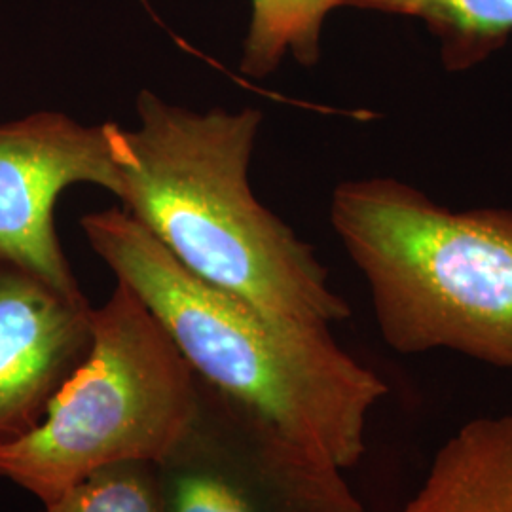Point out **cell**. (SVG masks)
<instances>
[{
	"mask_svg": "<svg viewBox=\"0 0 512 512\" xmlns=\"http://www.w3.org/2000/svg\"><path fill=\"white\" fill-rule=\"evenodd\" d=\"M80 226L95 255L143 300L200 380L342 471L365 456L368 418L387 385L340 348L327 325L213 287L122 207L90 213Z\"/></svg>",
	"mask_w": 512,
	"mask_h": 512,
	"instance_id": "obj_1",
	"label": "cell"
},
{
	"mask_svg": "<svg viewBox=\"0 0 512 512\" xmlns=\"http://www.w3.org/2000/svg\"><path fill=\"white\" fill-rule=\"evenodd\" d=\"M137 118V128L116 126L126 213L213 287L306 323L348 319L310 245L251 190L260 110L198 112L143 90Z\"/></svg>",
	"mask_w": 512,
	"mask_h": 512,
	"instance_id": "obj_2",
	"label": "cell"
},
{
	"mask_svg": "<svg viewBox=\"0 0 512 512\" xmlns=\"http://www.w3.org/2000/svg\"><path fill=\"white\" fill-rule=\"evenodd\" d=\"M330 222L365 275L389 348L512 370V211H452L391 177L342 183Z\"/></svg>",
	"mask_w": 512,
	"mask_h": 512,
	"instance_id": "obj_3",
	"label": "cell"
},
{
	"mask_svg": "<svg viewBox=\"0 0 512 512\" xmlns=\"http://www.w3.org/2000/svg\"><path fill=\"white\" fill-rule=\"evenodd\" d=\"M196 374L143 300L118 281L93 315V344L44 420L0 446V476L50 503L95 471L158 463L181 437Z\"/></svg>",
	"mask_w": 512,
	"mask_h": 512,
	"instance_id": "obj_4",
	"label": "cell"
},
{
	"mask_svg": "<svg viewBox=\"0 0 512 512\" xmlns=\"http://www.w3.org/2000/svg\"><path fill=\"white\" fill-rule=\"evenodd\" d=\"M154 469L164 512H365L342 469L200 378L190 420Z\"/></svg>",
	"mask_w": 512,
	"mask_h": 512,
	"instance_id": "obj_5",
	"label": "cell"
},
{
	"mask_svg": "<svg viewBox=\"0 0 512 512\" xmlns=\"http://www.w3.org/2000/svg\"><path fill=\"white\" fill-rule=\"evenodd\" d=\"M116 126H82L63 112L0 124V264L82 296L55 230V205L71 184L120 194Z\"/></svg>",
	"mask_w": 512,
	"mask_h": 512,
	"instance_id": "obj_6",
	"label": "cell"
},
{
	"mask_svg": "<svg viewBox=\"0 0 512 512\" xmlns=\"http://www.w3.org/2000/svg\"><path fill=\"white\" fill-rule=\"evenodd\" d=\"M93 315L84 294L0 264V446L44 420L92 349Z\"/></svg>",
	"mask_w": 512,
	"mask_h": 512,
	"instance_id": "obj_7",
	"label": "cell"
},
{
	"mask_svg": "<svg viewBox=\"0 0 512 512\" xmlns=\"http://www.w3.org/2000/svg\"><path fill=\"white\" fill-rule=\"evenodd\" d=\"M403 512H512V412L446 440Z\"/></svg>",
	"mask_w": 512,
	"mask_h": 512,
	"instance_id": "obj_8",
	"label": "cell"
},
{
	"mask_svg": "<svg viewBox=\"0 0 512 512\" xmlns=\"http://www.w3.org/2000/svg\"><path fill=\"white\" fill-rule=\"evenodd\" d=\"M342 6L421 19L452 73L486 61L512 35V0H342Z\"/></svg>",
	"mask_w": 512,
	"mask_h": 512,
	"instance_id": "obj_9",
	"label": "cell"
},
{
	"mask_svg": "<svg viewBox=\"0 0 512 512\" xmlns=\"http://www.w3.org/2000/svg\"><path fill=\"white\" fill-rule=\"evenodd\" d=\"M338 6L342 0H251L241 71L264 78L289 54L302 67L317 65L325 19Z\"/></svg>",
	"mask_w": 512,
	"mask_h": 512,
	"instance_id": "obj_10",
	"label": "cell"
},
{
	"mask_svg": "<svg viewBox=\"0 0 512 512\" xmlns=\"http://www.w3.org/2000/svg\"><path fill=\"white\" fill-rule=\"evenodd\" d=\"M42 512H164L154 463L103 467L44 503Z\"/></svg>",
	"mask_w": 512,
	"mask_h": 512,
	"instance_id": "obj_11",
	"label": "cell"
}]
</instances>
